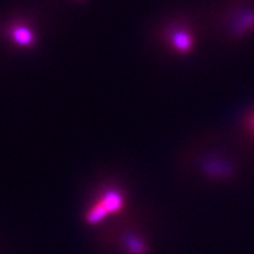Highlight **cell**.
Here are the masks:
<instances>
[{
	"mask_svg": "<svg viewBox=\"0 0 254 254\" xmlns=\"http://www.w3.org/2000/svg\"><path fill=\"white\" fill-rule=\"evenodd\" d=\"M125 204H126V198L124 193L118 188L108 187L101 190L99 198L91 205V207L104 219L108 215L120 213L125 207Z\"/></svg>",
	"mask_w": 254,
	"mask_h": 254,
	"instance_id": "obj_1",
	"label": "cell"
},
{
	"mask_svg": "<svg viewBox=\"0 0 254 254\" xmlns=\"http://www.w3.org/2000/svg\"><path fill=\"white\" fill-rule=\"evenodd\" d=\"M171 30L173 31H169L166 35V42L169 43L170 50L179 55L190 54L193 50V35L183 27H177Z\"/></svg>",
	"mask_w": 254,
	"mask_h": 254,
	"instance_id": "obj_2",
	"label": "cell"
},
{
	"mask_svg": "<svg viewBox=\"0 0 254 254\" xmlns=\"http://www.w3.org/2000/svg\"><path fill=\"white\" fill-rule=\"evenodd\" d=\"M8 37L17 47L29 48L35 43V34L30 27L24 24H13L8 29Z\"/></svg>",
	"mask_w": 254,
	"mask_h": 254,
	"instance_id": "obj_3",
	"label": "cell"
},
{
	"mask_svg": "<svg viewBox=\"0 0 254 254\" xmlns=\"http://www.w3.org/2000/svg\"><path fill=\"white\" fill-rule=\"evenodd\" d=\"M126 248L132 254H143L145 252V245L137 236H128L126 239Z\"/></svg>",
	"mask_w": 254,
	"mask_h": 254,
	"instance_id": "obj_4",
	"label": "cell"
},
{
	"mask_svg": "<svg viewBox=\"0 0 254 254\" xmlns=\"http://www.w3.org/2000/svg\"><path fill=\"white\" fill-rule=\"evenodd\" d=\"M243 124H244V130L247 131L248 134H251L252 136H254V109H252L251 112H248L245 114Z\"/></svg>",
	"mask_w": 254,
	"mask_h": 254,
	"instance_id": "obj_5",
	"label": "cell"
}]
</instances>
